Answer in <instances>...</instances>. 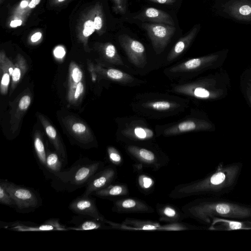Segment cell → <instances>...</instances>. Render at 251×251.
<instances>
[{"mask_svg":"<svg viewBox=\"0 0 251 251\" xmlns=\"http://www.w3.org/2000/svg\"><path fill=\"white\" fill-rule=\"evenodd\" d=\"M66 0H51V4L54 5H58L62 4Z\"/></svg>","mask_w":251,"mask_h":251,"instance_id":"cell-45","label":"cell"},{"mask_svg":"<svg viewBox=\"0 0 251 251\" xmlns=\"http://www.w3.org/2000/svg\"><path fill=\"white\" fill-rule=\"evenodd\" d=\"M117 177V170L115 165L104 166L91 177L82 196H92L96 192L113 183Z\"/></svg>","mask_w":251,"mask_h":251,"instance_id":"cell-7","label":"cell"},{"mask_svg":"<svg viewBox=\"0 0 251 251\" xmlns=\"http://www.w3.org/2000/svg\"><path fill=\"white\" fill-rule=\"evenodd\" d=\"M0 182L14 200L15 208L18 212H30L42 205V199L34 189L16 184L7 180H1Z\"/></svg>","mask_w":251,"mask_h":251,"instance_id":"cell-4","label":"cell"},{"mask_svg":"<svg viewBox=\"0 0 251 251\" xmlns=\"http://www.w3.org/2000/svg\"><path fill=\"white\" fill-rule=\"evenodd\" d=\"M2 227L18 231H40L69 230L68 227L62 225L59 219L51 218L39 225L29 222L15 221L1 224Z\"/></svg>","mask_w":251,"mask_h":251,"instance_id":"cell-8","label":"cell"},{"mask_svg":"<svg viewBox=\"0 0 251 251\" xmlns=\"http://www.w3.org/2000/svg\"><path fill=\"white\" fill-rule=\"evenodd\" d=\"M134 19L143 22L165 24L175 26V22L172 16L166 12L154 7H147Z\"/></svg>","mask_w":251,"mask_h":251,"instance_id":"cell-14","label":"cell"},{"mask_svg":"<svg viewBox=\"0 0 251 251\" xmlns=\"http://www.w3.org/2000/svg\"><path fill=\"white\" fill-rule=\"evenodd\" d=\"M71 223L74 225L68 227L69 230H88L107 228L105 223L92 217L77 214L74 216Z\"/></svg>","mask_w":251,"mask_h":251,"instance_id":"cell-17","label":"cell"},{"mask_svg":"<svg viewBox=\"0 0 251 251\" xmlns=\"http://www.w3.org/2000/svg\"><path fill=\"white\" fill-rule=\"evenodd\" d=\"M106 73L109 78L122 83H129L133 80L131 75L117 69H109Z\"/></svg>","mask_w":251,"mask_h":251,"instance_id":"cell-31","label":"cell"},{"mask_svg":"<svg viewBox=\"0 0 251 251\" xmlns=\"http://www.w3.org/2000/svg\"><path fill=\"white\" fill-rule=\"evenodd\" d=\"M100 49L105 58L110 62L118 65H123L122 59L118 54L116 48L112 44H100Z\"/></svg>","mask_w":251,"mask_h":251,"instance_id":"cell-25","label":"cell"},{"mask_svg":"<svg viewBox=\"0 0 251 251\" xmlns=\"http://www.w3.org/2000/svg\"><path fill=\"white\" fill-rule=\"evenodd\" d=\"M141 26L146 31L156 54L163 51L176 31L175 26L165 24L143 22Z\"/></svg>","mask_w":251,"mask_h":251,"instance_id":"cell-6","label":"cell"},{"mask_svg":"<svg viewBox=\"0 0 251 251\" xmlns=\"http://www.w3.org/2000/svg\"><path fill=\"white\" fill-rule=\"evenodd\" d=\"M156 211L159 216V220L168 223L181 222L186 218L182 210L172 204L157 203Z\"/></svg>","mask_w":251,"mask_h":251,"instance_id":"cell-15","label":"cell"},{"mask_svg":"<svg viewBox=\"0 0 251 251\" xmlns=\"http://www.w3.org/2000/svg\"><path fill=\"white\" fill-rule=\"evenodd\" d=\"M104 167L101 161L80 158L52 178L51 186L57 191L73 192L85 187L91 177Z\"/></svg>","mask_w":251,"mask_h":251,"instance_id":"cell-3","label":"cell"},{"mask_svg":"<svg viewBox=\"0 0 251 251\" xmlns=\"http://www.w3.org/2000/svg\"><path fill=\"white\" fill-rule=\"evenodd\" d=\"M30 1L28 0H22L20 4V7L21 9H24L27 7Z\"/></svg>","mask_w":251,"mask_h":251,"instance_id":"cell-44","label":"cell"},{"mask_svg":"<svg viewBox=\"0 0 251 251\" xmlns=\"http://www.w3.org/2000/svg\"><path fill=\"white\" fill-rule=\"evenodd\" d=\"M23 21L21 19H14L11 22L10 25L12 27H16L21 25Z\"/></svg>","mask_w":251,"mask_h":251,"instance_id":"cell-42","label":"cell"},{"mask_svg":"<svg viewBox=\"0 0 251 251\" xmlns=\"http://www.w3.org/2000/svg\"><path fill=\"white\" fill-rule=\"evenodd\" d=\"M84 91V86L82 82H79L77 85L72 100H77L83 93Z\"/></svg>","mask_w":251,"mask_h":251,"instance_id":"cell-38","label":"cell"},{"mask_svg":"<svg viewBox=\"0 0 251 251\" xmlns=\"http://www.w3.org/2000/svg\"><path fill=\"white\" fill-rule=\"evenodd\" d=\"M39 117H40L41 121L45 127L46 134L54 146L55 151L61 156L64 163L66 164L67 162L66 151L55 129L44 117L41 116Z\"/></svg>","mask_w":251,"mask_h":251,"instance_id":"cell-20","label":"cell"},{"mask_svg":"<svg viewBox=\"0 0 251 251\" xmlns=\"http://www.w3.org/2000/svg\"><path fill=\"white\" fill-rule=\"evenodd\" d=\"M128 186L123 183H112L107 187L99 190L93 195L110 200H116L128 196Z\"/></svg>","mask_w":251,"mask_h":251,"instance_id":"cell-19","label":"cell"},{"mask_svg":"<svg viewBox=\"0 0 251 251\" xmlns=\"http://www.w3.org/2000/svg\"><path fill=\"white\" fill-rule=\"evenodd\" d=\"M64 162L59 154L50 151H47L46 169L47 176L51 179L62 171Z\"/></svg>","mask_w":251,"mask_h":251,"instance_id":"cell-22","label":"cell"},{"mask_svg":"<svg viewBox=\"0 0 251 251\" xmlns=\"http://www.w3.org/2000/svg\"><path fill=\"white\" fill-rule=\"evenodd\" d=\"M90 196L77 197L70 202L69 209L75 214L92 217L105 223L106 219L98 210L95 199Z\"/></svg>","mask_w":251,"mask_h":251,"instance_id":"cell-11","label":"cell"},{"mask_svg":"<svg viewBox=\"0 0 251 251\" xmlns=\"http://www.w3.org/2000/svg\"><path fill=\"white\" fill-rule=\"evenodd\" d=\"M0 203L3 205L15 207L14 200L1 182H0Z\"/></svg>","mask_w":251,"mask_h":251,"instance_id":"cell-34","label":"cell"},{"mask_svg":"<svg viewBox=\"0 0 251 251\" xmlns=\"http://www.w3.org/2000/svg\"><path fill=\"white\" fill-rule=\"evenodd\" d=\"M155 3L163 4H172L175 3L176 0H149Z\"/></svg>","mask_w":251,"mask_h":251,"instance_id":"cell-40","label":"cell"},{"mask_svg":"<svg viewBox=\"0 0 251 251\" xmlns=\"http://www.w3.org/2000/svg\"><path fill=\"white\" fill-rule=\"evenodd\" d=\"M225 8L228 14L234 19L251 22V0H230Z\"/></svg>","mask_w":251,"mask_h":251,"instance_id":"cell-13","label":"cell"},{"mask_svg":"<svg viewBox=\"0 0 251 251\" xmlns=\"http://www.w3.org/2000/svg\"><path fill=\"white\" fill-rule=\"evenodd\" d=\"M54 54L57 58H62L65 54V51L62 47H57L54 50Z\"/></svg>","mask_w":251,"mask_h":251,"instance_id":"cell-39","label":"cell"},{"mask_svg":"<svg viewBox=\"0 0 251 251\" xmlns=\"http://www.w3.org/2000/svg\"><path fill=\"white\" fill-rule=\"evenodd\" d=\"M201 128V124L194 120H187L166 129L163 132L164 136L176 135L182 133L194 131Z\"/></svg>","mask_w":251,"mask_h":251,"instance_id":"cell-23","label":"cell"},{"mask_svg":"<svg viewBox=\"0 0 251 251\" xmlns=\"http://www.w3.org/2000/svg\"><path fill=\"white\" fill-rule=\"evenodd\" d=\"M113 3V9L116 14H124L126 10L127 0H112Z\"/></svg>","mask_w":251,"mask_h":251,"instance_id":"cell-36","label":"cell"},{"mask_svg":"<svg viewBox=\"0 0 251 251\" xmlns=\"http://www.w3.org/2000/svg\"><path fill=\"white\" fill-rule=\"evenodd\" d=\"M14 66L15 65L6 57L4 51L1 50L0 53V92L2 95L7 93L10 76H12Z\"/></svg>","mask_w":251,"mask_h":251,"instance_id":"cell-21","label":"cell"},{"mask_svg":"<svg viewBox=\"0 0 251 251\" xmlns=\"http://www.w3.org/2000/svg\"><path fill=\"white\" fill-rule=\"evenodd\" d=\"M42 37V33L40 32H37L34 33L30 38V41L35 43L39 41Z\"/></svg>","mask_w":251,"mask_h":251,"instance_id":"cell-41","label":"cell"},{"mask_svg":"<svg viewBox=\"0 0 251 251\" xmlns=\"http://www.w3.org/2000/svg\"><path fill=\"white\" fill-rule=\"evenodd\" d=\"M200 28V24L195 25L187 34L178 40L168 54V61H173L187 49L195 39Z\"/></svg>","mask_w":251,"mask_h":251,"instance_id":"cell-18","label":"cell"},{"mask_svg":"<svg viewBox=\"0 0 251 251\" xmlns=\"http://www.w3.org/2000/svg\"><path fill=\"white\" fill-rule=\"evenodd\" d=\"M109 160L115 166H119L123 162V159L120 152L113 147H108L107 149Z\"/></svg>","mask_w":251,"mask_h":251,"instance_id":"cell-35","label":"cell"},{"mask_svg":"<svg viewBox=\"0 0 251 251\" xmlns=\"http://www.w3.org/2000/svg\"><path fill=\"white\" fill-rule=\"evenodd\" d=\"M41 0H31L28 5V8L33 9L35 8L40 2Z\"/></svg>","mask_w":251,"mask_h":251,"instance_id":"cell-43","label":"cell"},{"mask_svg":"<svg viewBox=\"0 0 251 251\" xmlns=\"http://www.w3.org/2000/svg\"><path fill=\"white\" fill-rule=\"evenodd\" d=\"M175 103L166 100H159L145 104L146 107L158 111H166L175 107Z\"/></svg>","mask_w":251,"mask_h":251,"instance_id":"cell-32","label":"cell"},{"mask_svg":"<svg viewBox=\"0 0 251 251\" xmlns=\"http://www.w3.org/2000/svg\"><path fill=\"white\" fill-rule=\"evenodd\" d=\"M95 14L94 17V24L95 28V31L101 35L105 32V19L101 3L97 2L94 5Z\"/></svg>","mask_w":251,"mask_h":251,"instance_id":"cell-28","label":"cell"},{"mask_svg":"<svg viewBox=\"0 0 251 251\" xmlns=\"http://www.w3.org/2000/svg\"><path fill=\"white\" fill-rule=\"evenodd\" d=\"M186 218L210 225L214 218L246 220L251 219V206L209 198L194 200L181 208Z\"/></svg>","mask_w":251,"mask_h":251,"instance_id":"cell-2","label":"cell"},{"mask_svg":"<svg viewBox=\"0 0 251 251\" xmlns=\"http://www.w3.org/2000/svg\"><path fill=\"white\" fill-rule=\"evenodd\" d=\"M210 58V56L192 58L171 68L170 71L173 73L193 71L199 68Z\"/></svg>","mask_w":251,"mask_h":251,"instance_id":"cell-24","label":"cell"},{"mask_svg":"<svg viewBox=\"0 0 251 251\" xmlns=\"http://www.w3.org/2000/svg\"><path fill=\"white\" fill-rule=\"evenodd\" d=\"M113 212L122 213H151L154 209L146 201L135 198H123L113 201Z\"/></svg>","mask_w":251,"mask_h":251,"instance_id":"cell-10","label":"cell"},{"mask_svg":"<svg viewBox=\"0 0 251 251\" xmlns=\"http://www.w3.org/2000/svg\"><path fill=\"white\" fill-rule=\"evenodd\" d=\"M30 102V97L28 95H25L21 99L19 103V107L21 110H26L29 107Z\"/></svg>","mask_w":251,"mask_h":251,"instance_id":"cell-37","label":"cell"},{"mask_svg":"<svg viewBox=\"0 0 251 251\" xmlns=\"http://www.w3.org/2000/svg\"><path fill=\"white\" fill-rule=\"evenodd\" d=\"M127 154L138 163L154 171L166 166L170 159L162 152L155 151L143 147L130 145L125 148Z\"/></svg>","mask_w":251,"mask_h":251,"instance_id":"cell-5","label":"cell"},{"mask_svg":"<svg viewBox=\"0 0 251 251\" xmlns=\"http://www.w3.org/2000/svg\"><path fill=\"white\" fill-rule=\"evenodd\" d=\"M118 40L133 64L142 68L147 64L145 48L140 42L125 34L119 35Z\"/></svg>","mask_w":251,"mask_h":251,"instance_id":"cell-9","label":"cell"},{"mask_svg":"<svg viewBox=\"0 0 251 251\" xmlns=\"http://www.w3.org/2000/svg\"><path fill=\"white\" fill-rule=\"evenodd\" d=\"M133 136L139 140H148L151 139L153 136V131L147 128L137 127L133 130Z\"/></svg>","mask_w":251,"mask_h":251,"instance_id":"cell-33","label":"cell"},{"mask_svg":"<svg viewBox=\"0 0 251 251\" xmlns=\"http://www.w3.org/2000/svg\"><path fill=\"white\" fill-rule=\"evenodd\" d=\"M71 135L79 144L87 148L95 146V139L87 126L81 122H73L69 125Z\"/></svg>","mask_w":251,"mask_h":251,"instance_id":"cell-16","label":"cell"},{"mask_svg":"<svg viewBox=\"0 0 251 251\" xmlns=\"http://www.w3.org/2000/svg\"><path fill=\"white\" fill-rule=\"evenodd\" d=\"M137 185L140 191L147 195L154 189L155 181L151 176L141 174L137 177Z\"/></svg>","mask_w":251,"mask_h":251,"instance_id":"cell-30","label":"cell"},{"mask_svg":"<svg viewBox=\"0 0 251 251\" xmlns=\"http://www.w3.org/2000/svg\"><path fill=\"white\" fill-rule=\"evenodd\" d=\"M82 76V73L80 69L75 65L72 66L70 69L69 74V97L72 100L76 87L78 83L81 81Z\"/></svg>","mask_w":251,"mask_h":251,"instance_id":"cell-29","label":"cell"},{"mask_svg":"<svg viewBox=\"0 0 251 251\" xmlns=\"http://www.w3.org/2000/svg\"><path fill=\"white\" fill-rule=\"evenodd\" d=\"M241 167L239 163L219 166L214 172L202 178L176 185L170 192L169 197L181 199L227 192L235 185Z\"/></svg>","mask_w":251,"mask_h":251,"instance_id":"cell-1","label":"cell"},{"mask_svg":"<svg viewBox=\"0 0 251 251\" xmlns=\"http://www.w3.org/2000/svg\"><path fill=\"white\" fill-rule=\"evenodd\" d=\"M26 70L27 66L24 58L21 54H18L11 76V92L14 89Z\"/></svg>","mask_w":251,"mask_h":251,"instance_id":"cell-26","label":"cell"},{"mask_svg":"<svg viewBox=\"0 0 251 251\" xmlns=\"http://www.w3.org/2000/svg\"><path fill=\"white\" fill-rule=\"evenodd\" d=\"M34 147L39 164L41 168L43 169L44 173L47 174L46 164L47 151L44 143L39 135H36L34 137Z\"/></svg>","mask_w":251,"mask_h":251,"instance_id":"cell-27","label":"cell"},{"mask_svg":"<svg viewBox=\"0 0 251 251\" xmlns=\"http://www.w3.org/2000/svg\"><path fill=\"white\" fill-rule=\"evenodd\" d=\"M95 6L85 10L81 15L76 27L78 39L84 46L87 45L89 37L95 31L94 24Z\"/></svg>","mask_w":251,"mask_h":251,"instance_id":"cell-12","label":"cell"}]
</instances>
